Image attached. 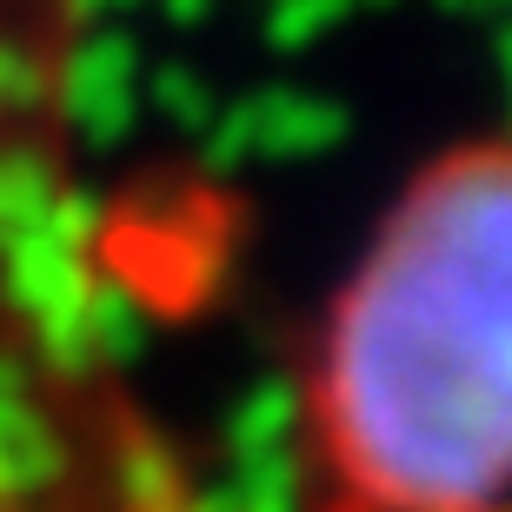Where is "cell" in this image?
Returning <instances> with one entry per match:
<instances>
[{"label":"cell","instance_id":"6da1fadb","mask_svg":"<svg viewBox=\"0 0 512 512\" xmlns=\"http://www.w3.org/2000/svg\"><path fill=\"white\" fill-rule=\"evenodd\" d=\"M326 512H512V133L406 180L300 393Z\"/></svg>","mask_w":512,"mask_h":512}]
</instances>
